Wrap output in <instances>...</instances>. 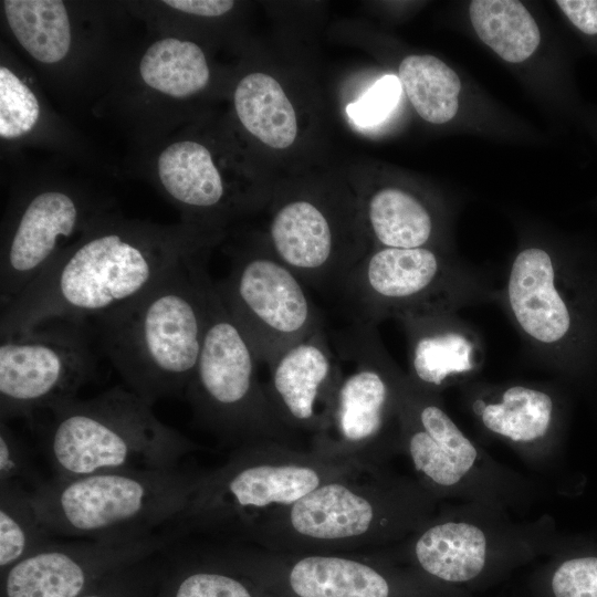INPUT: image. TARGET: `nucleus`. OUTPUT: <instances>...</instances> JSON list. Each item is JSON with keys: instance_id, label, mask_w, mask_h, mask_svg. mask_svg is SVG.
I'll use <instances>...</instances> for the list:
<instances>
[{"instance_id": "obj_1", "label": "nucleus", "mask_w": 597, "mask_h": 597, "mask_svg": "<svg viewBox=\"0 0 597 597\" xmlns=\"http://www.w3.org/2000/svg\"><path fill=\"white\" fill-rule=\"evenodd\" d=\"M207 241L184 230L104 224L63 250L19 296L1 307L0 336L54 320L91 322L135 298Z\"/></svg>"}, {"instance_id": "obj_2", "label": "nucleus", "mask_w": 597, "mask_h": 597, "mask_svg": "<svg viewBox=\"0 0 597 597\" xmlns=\"http://www.w3.org/2000/svg\"><path fill=\"white\" fill-rule=\"evenodd\" d=\"M440 505L415 476L383 470L329 481L260 516L232 542L290 553H370L406 541Z\"/></svg>"}, {"instance_id": "obj_3", "label": "nucleus", "mask_w": 597, "mask_h": 597, "mask_svg": "<svg viewBox=\"0 0 597 597\" xmlns=\"http://www.w3.org/2000/svg\"><path fill=\"white\" fill-rule=\"evenodd\" d=\"M207 274L198 254L188 256L135 298L90 322L128 389L150 406L185 395L195 371L206 328Z\"/></svg>"}, {"instance_id": "obj_4", "label": "nucleus", "mask_w": 597, "mask_h": 597, "mask_svg": "<svg viewBox=\"0 0 597 597\" xmlns=\"http://www.w3.org/2000/svg\"><path fill=\"white\" fill-rule=\"evenodd\" d=\"M494 303L538 368L562 381L597 374V260L524 245L505 270Z\"/></svg>"}, {"instance_id": "obj_5", "label": "nucleus", "mask_w": 597, "mask_h": 597, "mask_svg": "<svg viewBox=\"0 0 597 597\" xmlns=\"http://www.w3.org/2000/svg\"><path fill=\"white\" fill-rule=\"evenodd\" d=\"M41 429L43 451L55 478L180 465L201 449L161 422L130 389L113 387L93 398L54 404Z\"/></svg>"}, {"instance_id": "obj_6", "label": "nucleus", "mask_w": 597, "mask_h": 597, "mask_svg": "<svg viewBox=\"0 0 597 597\" xmlns=\"http://www.w3.org/2000/svg\"><path fill=\"white\" fill-rule=\"evenodd\" d=\"M364 473L370 472L279 442L241 446L222 465L202 472L168 531L178 541L202 535L232 542L270 511L291 505L329 481Z\"/></svg>"}, {"instance_id": "obj_7", "label": "nucleus", "mask_w": 597, "mask_h": 597, "mask_svg": "<svg viewBox=\"0 0 597 597\" xmlns=\"http://www.w3.org/2000/svg\"><path fill=\"white\" fill-rule=\"evenodd\" d=\"M558 543L547 515L516 521L490 506L442 503L420 530L381 551L434 584L470 593L545 557Z\"/></svg>"}, {"instance_id": "obj_8", "label": "nucleus", "mask_w": 597, "mask_h": 597, "mask_svg": "<svg viewBox=\"0 0 597 597\" xmlns=\"http://www.w3.org/2000/svg\"><path fill=\"white\" fill-rule=\"evenodd\" d=\"M202 472L179 465L53 476L32 490L31 499L53 535L138 540L168 530L189 503Z\"/></svg>"}, {"instance_id": "obj_9", "label": "nucleus", "mask_w": 597, "mask_h": 597, "mask_svg": "<svg viewBox=\"0 0 597 597\" xmlns=\"http://www.w3.org/2000/svg\"><path fill=\"white\" fill-rule=\"evenodd\" d=\"M339 379L311 451L323 459L386 470L401 454V394L407 373L385 348L377 326L353 322L334 338Z\"/></svg>"}, {"instance_id": "obj_10", "label": "nucleus", "mask_w": 597, "mask_h": 597, "mask_svg": "<svg viewBox=\"0 0 597 597\" xmlns=\"http://www.w3.org/2000/svg\"><path fill=\"white\" fill-rule=\"evenodd\" d=\"M401 454L415 478L441 504L473 503L506 512L528 506L536 485L492 458L447 412L442 396L417 387L408 375L400 410Z\"/></svg>"}, {"instance_id": "obj_11", "label": "nucleus", "mask_w": 597, "mask_h": 597, "mask_svg": "<svg viewBox=\"0 0 597 597\" xmlns=\"http://www.w3.org/2000/svg\"><path fill=\"white\" fill-rule=\"evenodd\" d=\"M205 294L202 346L185 391L196 422L234 448L265 441L297 448L296 437L272 409L252 345L227 310L209 273Z\"/></svg>"}, {"instance_id": "obj_12", "label": "nucleus", "mask_w": 597, "mask_h": 597, "mask_svg": "<svg viewBox=\"0 0 597 597\" xmlns=\"http://www.w3.org/2000/svg\"><path fill=\"white\" fill-rule=\"evenodd\" d=\"M498 285L486 270L433 247L375 248L345 275L336 292L353 322L377 326L388 318L494 303Z\"/></svg>"}, {"instance_id": "obj_13", "label": "nucleus", "mask_w": 597, "mask_h": 597, "mask_svg": "<svg viewBox=\"0 0 597 597\" xmlns=\"http://www.w3.org/2000/svg\"><path fill=\"white\" fill-rule=\"evenodd\" d=\"M220 543L228 557L274 597H472L430 582L384 551L290 553Z\"/></svg>"}, {"instance_id": "obj_14", "label": "nucleus", "mask_w": 597, "mask_h": 597, "mask_svg": "<svg viewBox=\"0 0 597 597\" xmlns=\"http://www.w3.org/2000/svg\"><path fill=\"white\" fill-rule=\"evenodd\" d=\"M90 324L54 320L1 338L0 420L30 419L76 397L96 368Z\"/></svg>"}, {"instance_id": "obj_15", "label": "nucleus", "mask_w": 597, "mask_h": 597, "mask_svg": "<svg viewBox=\"0 0 597 597\" xmlns=\"http://www.w3.org/2000/svg\"><path fill=\"white\" fill-rule=\"evenodd\" d=\"M227 310L269 366L283 350L324 327L302 280L270 251L235 255L216 282Z\"/></svg>"}, {"instance_id": "obj_16", "label": "nucleus", "mask_w": 597, "mask_h": 597, "mask_svg": "<svg viewBox=\"0 0 597 597\" xmlns=\"http://www.w3.org/2000/svg\"><path fill=\"white\" fill-rule=\"evenodd\" d=\"M177 541L163 531L138 540L51 542L1 572L0 597H80Z\"/></svg>"}, {"instance_id": "obj_17", "label": "nucleus", "mask_w": 597, "mask_h": 597, "mask_svg": "<svg viewBox=\"0 0 597 597\" xmlns=\"http://www.w3.org/2000/svg\"><path fill=\"white\" fill-rule=\"evenodd\" d=\"M461 390L483 433L504 442L531 464L545 463L555 453L567 416L562 386L549 381L474 380Z\"/></svg>"}, {"instance_id": "obj_18", "label": "nucleus", "mask_w": 597, "mask_h": 597, "mask_svg": "<svg viewBox=\"0 0 597 597\" xmlns=\"http://www.w3.org/2000/svg\"><path fill=\"white\" fill-rule=\"evenodd\" d=\"M268 367L264 388L282 426L314 436L326 420L339 379L327 334L317 329L283 350Z\"/></svg>"}, {"instance_id": "obj_19", "label": "nucleus", "mask_w": 597, "mask_h": 597, "mask_svg": "<svg viewBox=\"0 0 597 597\" xmlns=\"http://www.w3.org/2000/svg\"><path fill=\"white\" fill-rule=\"evenodd\" d=\"M82 208L70 193L48 189L21 207L3 244L0 266L1 307L31 285L62 252L63 240L81 224Z\"/></svg>"}, {"instance_id": "obj_20", "label": "nucleus", "mask_w": 597, "mask_h": 597, "mask_svg": "<svg viewBox=\"0 0 597 597\" xmlns=\"http://www.w3.org/2000/svg\"><path fill=\"white\" fill-rule=\"evenodd\" d=\"M408 344V378L417 387L442 395L476 380L485 363L480 333L457 312L399 321Z\"/></svg>"}, {"instance_id": "obj_21", "label": "nucleus", "mask_w": 597, "mask_h": 597, "mask_svg": "<svg viewBox=\"0 0 597 597\" xmlns=\"http://www.w3.org/2000/svg\"><path fill=\"white\" fill-rule=\"evenodd\" d=\"M172 544L164 549L154 597H274L228 557L221 543L186 548Z\"/></svg>"}, {"instance_id": "obj_22", "label": "nucleus", "mask_w": 597, "mask_h": 597, "mask_svg": "<svg viewBox=\"0 0 597 597\" xmlns=\"http://www.w3.org/2000/svg\"><path fill=\"white\" fill-rule=\"evenodd\" d=\"M158 178L166 192L190 210H213L226 189L206 146L180 140L167 146L157 159Z\"/></svg>"}, {"instance_id": "obj_23", "label": "nucleus", "mask_w": 597, "mask_h": 597, "mask_svg": "<svg viewBox=\"0 0 597 597\" xmlns=\"http://www.w3.org/2000/svg\"><path fill=\"white\" fill-rule=\"evenodd\" d=\"M233 102L241 124L266 146L284 149L295 142V109L271 75L255 72L242 77L234 90Z\"/></svg>"}, {"instance_id": "obj_24", "label": "nucleus", "mask_w": 597, "mask_h": 597, "mask_svg": "<svg viewBox=\"0 0 597 597\" xmlns=\"http://www.w3.org/2000/svg\"><path fill=\"white\" fill-rule=\"evenodd\" d=\"M365 216L376 248L432 247L434 214L407 190L397 187L376 190L366 201Z\"/></svg>"}, {"instance_id": "obj_25", "label": "nucleus", "mask_w": 597, "mask_h": 597, "mask_svg": "<svg viewBox=\"0 0 597 597\" xmlns=\"http://www.w3.org/2000/svg\"><path fill=\"white\" fill-rule=\"evenodd\" d=\"M2 4L13 35L32 57L52 64L66 56L72 34L62 1L6 0Z\"/></svg>"}, {"instance_id": "obj_26", "label": "nucleus", "mask_w": 597, "mask_h": 597, "mask_svg": "<svg viewBox=\"0 0 597 597\" xmlns=\"http://www.w3.org/2000/svg\"><path fill=\"white\" fill-rule=\"evenodd\" d=\"M139 74L148 87L174 98H186L200 92L210 78L200 46L177 38L154 42L139 62Z\"/></svg>"}, {"instance_id": "obj_27", "label": "nucleus", "mask_w": 597, "mask_h": 597, "mask_svg": "<svg viewBox=\"0 0 597 597\" xmlns=\"http://www.w3.org/2000/svg\"><path fill=\"white\" fill-rule=\"evenodd\" d=\"M469 15L478 36L510 63L525 61L540 44L538 27L520 1L473 0Z\"/></svg>"}, {"instance_id": "obj_28", "label": "nucleus", "mask_w": 597, "mask_h": 597, "mask_svg": "<svg viewBox=\"0 0 597 597\" xmlns=\"http://www.w3.org/2000/svg\"><path fill=\"white\" fill-rule=\"evenodd\" d=\"M398 78L410 103L425 121L444 124L459 108L461 82L457 73L433 55H408Z\"/></svg>"}, {"instance_id": "obj_29", "label": "nucleus", "mask_w": 597, "mask_h": 597, "mask_svg": "<svg viewBox=\"0 0 597 597\" xmlns=\"http://www.w3.org/2000/svg\"><path fill=\"white\" fill-rule=\"evenodd\" d=\"M53 536L36 513L31 491L0 483V573L53 542Z\"/></svg>"}, {"instance_id": "obj_30", "label": "nucleus", "mask_w": 597, "mask_h": 597, "mask_svg": "<svg viewBox=\"0 0 597 597\" xmlns=\"http://www.w3.org/2000/svg\"><path fill=\"white\" fill-rule=\"evenodd\" d=\"M533 574L535 597H597V554L568 553L559 545Z\"/></svg>"}, {"instance_id": "obj_31", "label": "nucleus", "mask_w": 597, "mask_h": 597, "mask_svg": "<svg viewBox=\"0 0 597 597\" xmlns=\"http://www.w3.org/2000/svg\"><path fill=\"white\" fill-rule=\"evenodd\" d=\"M40 117L36 96L7 66L0 67V137L19 138L35 126Z\"/></svg>"}, {"instance_id": "obj_32", "label": "nucleus", "mask_w": 597, "mask_h": 597, "mask_svg": "<svg viewBox=\"0 0 597 597\" xmlns=\"http://www.w3.org/2000/svg\"><path fill=\"white\" fill-rule=\"evenodd\" d=\"M165 566L164 549L119 570L80 597H154Z\"/></svg>"}, {"instance_id": "obj_33", "label": "nucleus", "mask_w": 597, "mask_h": 597, "mask_svg": "<svg viewBox=\"0 0 597 597\" xmlns=\"http://www.w3.org/2000/svg\"><path fill=\"white\" fill-rule=\"evenodd\" d=\"M43 482L25 442L0 420V483H18L32 491Z\"/></svg>"}, {"instance_id": "obj_34", "label": "nucleus", "mask_w": 597, "mask_h": 597, "mask_svg": "<svg viewBox=\"0 0 597 597\" xmlns=\"http://www.w3.org/2000/svg\"><path fill=\"white\" fill-rule=\"evenodd\" d=\"M399 78L387 74L379 78L362 97L347 106L354 122L368 126L381 122L394 109L400 97Z\"/></svg>"}, {"instance_id": "obj_35", "label": "nucleus", "mask_w": 597, "mask_h": 597, "mask_svg": "<svg viewBox=\"0 0 597 597\" xmlns=\"http://www.w3.org/2000/svg\"><path fill=\"white\" fill-rule=\"evenodd\" d=\"M569 21L586 34H597V0H557Z\"/></svg>"}, {"instance_id": "obj_36", "label": "nucleus", "mask_w": 597, "mask_h": 597, "mask_svg": "<svg viewBox=\"0 0 597 597\" xmlns=\"http://www.w3.org/2000/svg\"><path fill=\"white\" fill-rule=\"evenodd\" d=\"M164 3L188 14L209 18L222 15L234 7V1L230 0H166Z\"/></svg>"}]
</instances>
